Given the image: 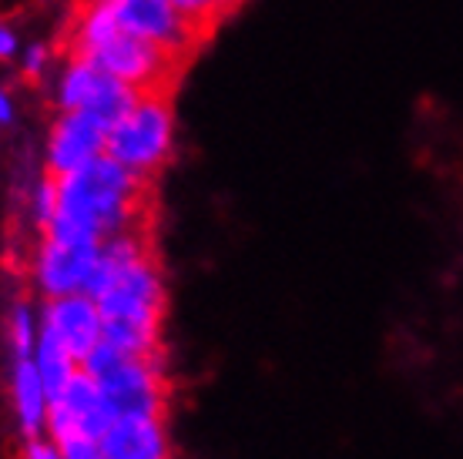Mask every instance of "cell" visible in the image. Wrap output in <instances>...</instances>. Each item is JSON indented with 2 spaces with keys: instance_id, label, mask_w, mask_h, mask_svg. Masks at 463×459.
I'll list each match as a JSON object with an SVG mask.
<instances>
[{
  "instance_id": "1",
  "label": "cell",
  "mask_w": 463,
  "mask_h": 459,
  "mask_svg": "<svg viewBox=\"0 0 463 459\" xmlns=\"http://www.w3.org/2000/svg\"><path fill=\"white\" fill-rule=\"evenodd\" d=\"M135 229H151V178L135 174L108 151L58 178V211L44 231L105 241Z\"/></svg>"
},
{
  "instance_id": "2",
  "label": "cell",
  "mask_w": 463,
  "mask_h": 459,
  "mask_svg": "<svg viewBox=\"0 0 463 459\" xmlns=\"http://www.w3.org/2000/svg\"><path fill=\"white\" fill-rule=\"evenodd\" d=\"M105 339L131 356L158 359L165 322V278L155 248L128 262L98 295Z\"/></svg>"
},
{
  "instance_id": "3",
  "label": "cell",
  "mask_w": 463,
  "mask_h": 459,
  "mask_svg": "<svg viewBox=\"0 0 463 459\" xmlns=\"http://www.w3.org/2000/svg\"><path fill=\"white\" fill-rule=\"evenodd\" d=\"M84 372H91L101 382L108 402L118 416H165L168 406V386L158 359L131 356L115 342L94 345L81 362Z\"/></svg>"
},
{
  "instance_id": "4",
  "label": "cell",
  "mask_w": 463,
  "mask_h": 459,
  "mask_svg": "<svg viewBox=\"0 0 463 459\" xmlns=\"http://www.w3.org/2000/svg\"><path fill=\"white\" fill-rule=\"evenodd\" d=\"M172 94L145 91L108 131V155L141 178H155L172 155Z\"/></svg>"
},
{
  "instance_id": "5",
  "label": "cell",
  "mask_w": 463,
  "mask_h": 459,
  "mask_svg": "<svg viewBox=\"0 0 463 459\" xmlns=\"http://www.w3.org/2000/svg\"><path fill=\"white\" fill-rule=\"evenodd\" d=\"M84 61L98 64L101 70H108L111 78L125 80L128 88H135L138 94L145 91H175V80L182 78V70L188 68V58L175 54L168 47L145 41V37L131 34L125 27H118L105 41L81 54Z\"/></svg>"
},
{
  "instance_id": "6",
  "label": "cell",
  "mask_w": 463,
  "mask_h": 459,
  "mask_svg": "<svg viewBox=\"0 0 463 459\" xmlns=\"http://www.w3.org/2000/svg\"><path fill=\"white\" fill-rule=\"evenodd\" d=\"M118 419L115 406L108 402L101 382L94 379L91 372L78 369L74 379L68 382V389L61 392L58 399L51 402L47 413V433L54 443L71 436H88L94 443H101L111 423Z\"/></svg>"
},
{
  "instance_id": "7",
  "label": "cell",
  "mask_w": 463,
  "mask_h": 459,
  "mask_svg": "<svg viewBox=\"0 0 463 459\" xmlns=\"http://www.w3.org/2000/svg\"><path fill=\"white\" fill-rule=\"evenodd\" d=\"M135 101H138V91L128 88L125 80L111 78L91 61L71 58V68L64 70V80H61L64 111H91L108 127H115V121H121Z\"/></svg>"
},
{
  "instance_id": "8",
  "label": "cell",
  "mask_w": 463,
  "mask_h": 459,
  "mask_svg": "<svg viewBox=\"0 0 463 459\" xmlns=\"http://www.w3.org/2000/svg\"><path fill=\"white\" fill-rule=\"evenodd\" d=\"M98 252H101V241L44 231V241L37 248L34 262V276L41 292H44L47 299L84 292L88 278L94 272V262H98Z\"/></svg>"
},
{
  "instance_id": "9",
  "label": "cell",
  "mask_w": 463,
  "mask_h": 459,
  "mask_svg": "<svg viewBox=\"0 0 463 459\" xmlns=\"http://www.w3.org/2000/svg\"><path fill=\"white\" fill-rule=\"evenodd\" d=\"M111 11L125 31L168 47L188 61L205 44L195 27L175 11L172 0H111Z\"/></svg>"
},
{
  "instance_id": "10",
  "label": "cell",
  "mask_w": 463,
  "mask_h": 459,
  "mask_svg": "<svg viewBox=\"0 0 463 459\" xmlns=\"http://www.w3.org/2000/svg\"><path fill=\"white\" fill-rule=\"evenodd\" d=\"M108 131L111 127L91 111H64L47 138V174L64 178V174L84 168L98 155H105Z\"/></svg>"
},
{
  "instance_id": "11",
  "label": "cell",
  "mask_w": 463,
  "mask_h": 459,
  "mask_svg": "<svg viewBox=\"0 0 463 459\" xmlns=\"http://www.w3.org/2000/svg\"><path fill=\"white\" fill-rule=\"evenodd\" d=\"M41 325L58 335L78 362H84V356L105 339V325H101L98 299L88 295V292H74V295L47 299Z\"/></svg>"
},
{
  "instance_id": "12",
  "label": "cell",
  "mask_w": 463,
  "mask_h": 459,
  "mask_svg": "<svg viewBox=\"0 0 463 459\" xmlns=\"http://www.w3.org/2000/svg\"><path fill=\"white\" fill-rule=\"evenodd\" d=\"M98 446L108 459H172L165 416H118Z\"/></svg>"
},
{
  "instance_id": "13",
  "label": "cell",
  "mask_w": 463,
  "mask_h": 459,
  "mask_svg": "<svg viewBox=\"0 0 463 459\" xmlns=\"http://www.w3.org/2000/svg\"><path fill=\"white\" fill-rule=\"evenodd\" d=\"M14 409H17L24 436L41 439V433L47 429L51 399H47L44 379L37 372L34 359H17V366H14Z\"/></svg>"
},
{
  "instance_id": "14",
  "label": "cell",
  "mask_w": 463,
  "mask_h": 459,
  "mask_svg": "<svg viewBox=\"0 0 463 459\" xmlns=\"http://www.w3.org/2000/svg\"><path fill=\"white\" fill-rule=\"evenodd\" d=\"M31 359H34L37 372H41V379H44L47 399L51 402L68 389V382L74 379V372L81 369V362L68 352V345L61 342L51 329H44V325H41V333H37V345Z\"/></svg>"
},
{
  "instance_id": "15",
  "label": "cell",
  "mask_w": 463,
  "mask_h": 459,
  "mask_svg": "<svg viewBox=\"0 0 463 459\" xmlns=\"http://www.w3.org/2000/svg\"><path fill=\"white\" fill-rule=\"evenodd\" d=\"M172 4H175V11L195 27L198 37L209 41V37L215 34V27H219L242 0H172Z\"/></svg>"
},
{
  "instance_id": "16",
  "label": "cell",
  "mask_w": 463,
  "mask_h": 459,
  "mask_svg": "<svg viewBox=\"0 0 463 459\" xmlns=\"http://www.w3.org/2000/svg\"><path fill=\"white\" fill-rule=\"evenodd\" d=\"M37 333L41 325H34V312L27 302H17L11 312V345H14V356L17 359H31L34 356V345H37Z\"/></svg>"
},
{
  "instance_id": "17",
  "label": "cell",
  "mask_w": 463,
  "mask_h": 459,
  "mask_svg": "<svg viewBox=\"0 0 463 459\" xmlns=\"http://www.w3.org/2000/svg\"><path fill=\"white\" fill-rule=\"evenodd\" d=\"M27 459H64L54 439H31L27 446Z\"/></svg>"
},
{
  "instance_id": "18",
  "label": "cell",
  "mask_w": 463,
  "mask_h": 459,
  "mask_svg": "<svg viewBox=\"0 0 463 459\" xmlns=\"http://www.w3.org/2000/svg\"><path fill=\"white\" fill-rule=\"evenodd\" d=\"M14 47H17V41H14V34L7 31V27H0V58H11Z\"/></svg>"
},
{
  "instance_id": "19",
  "label": "cell",
  "mask_w": 463,
  "mask_h": 459,
  "mask_svg": "<svg viewBox=\"0 0 463 459\" xmlns=\"http://www.w3.org/2000/svg\"><path fill=\"white\" fill-rule=\"evenodd\" d=\"M11 117H14L11 98H7V94L0 91V121H4V125H7V121H11Z\"/></svg>"
}]
</instances>
